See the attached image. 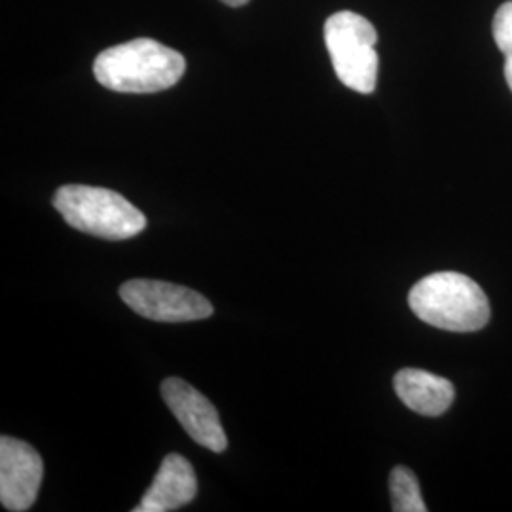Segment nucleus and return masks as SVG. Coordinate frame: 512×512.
<instances>
[{
    "label": "nucleus",
    "mask_w": 512,
    "mask_h": 512,
    "mask_svg": "<svg viewBox=\"0 0 512 512\" xmlns=\"http://www.w3.org/2000/svg\"><path fill=\"white\" fill-rule=\"evenodd\" d=\"M184 71L183 54L152 38L112 46L93 63L97 82L118 93L164 92L183 78Z\"/></svg>",
    "instance_id": "obj_1"
},
{
    "label": "nucleus",
    "mask_w": 512,
    "mask_h": 512,
    "mask_svg": "<svg viewBox=\"0 0 512 512\" xmlns=\"http://www.w3.org/2000/svg\"><path fill=\"white\" fill-rule=\"evenodd\" d=\"M408 304L423 323L450 332H475L490 319L484 291L471 277L458 272L423 277L408 294Z\"/></svg>",
    "instance_id": "obj_2"
},
{
    "label": "nucleus",
    "mask_w": 512,
    "mask_h": 512,
    "mask_svg": "<svg viewBox=\"0 0 512 512\" xmlns=\"http://www.w3.org/2000/svg\"><path fill=\"white\" fill-rule=\"evenodd\" d=\"M54 207L74 230L95 238L122 241L147 228V217L133 203L101 186L65 184L55 192Z\"/></svg>",
    "instance_id": "obj_3"
},
{
    "label": "nucleus",
    "mask_w": 512,
    "mask_h": 512,
    "mask_svg": "<svg viewBox=\"0 0 512 512\" xmlns=\"http://www.w3.org/2000/svg\"><path fill=\"white\" fill-rule=\"evenodd\" d=\"M378 33L368 19L355 12H336L325 23V44L338 80L353 92L376 90Z\"/></svg>",
    "instance_id": "obj_4"
},
{
    "label": "nucleus",
    "mask_w": 512,
    "mask_h": 512,
    "mask_svg": "<svg viewBox=\"0 0 512 512\" xmlns=\"http://www.w3.org/2000/svg\"><path fill=\"white\" fill-rule=\"evenodd\" d=\"M120 296L135 313L158 323H188L213 315V304L203 294L175 283L131 279L120 287Z\"/></svg>",
    "instance_id": "obj_5"
},
{
    "label": "nucleus",
    "mask_w": 512,
    "mask_h": 512,
    "mask_svg": "<svg viewBox=\"0 0 512 512\" xmlns=\"http://www.w3.org/2000/svg\"><path fill=\"white\" fill-rule=\"evenodd\" d=\"M44 465L37 450L14 437L0 439V503L6 511H29L37 501Z\"/></svg>",
    "instance_id": "obj_6"
},
{
    "label": "nucleus",
    "mask_w": 512,
    "mask_h": 512,
    "mask_svg": "<svg viewBox=\"0 0 512 512\" xmlns=\"http://www.w3.org/2000/svg\"><path fill=\"white\" fill-rule=\"evenodd\" d=\"M162 397L184 431L200 446L215 454L228 448L217 408L196 387L181 378H167L162 384Z\"/></svg>",
    "instance_id": "obj_7"
},
{
    "label": "nucleus",
    "mask_w": 512,
    "mask_h": 512,
    "mask_svg": "<svg viewBox=\"0 0 512 512\" xmlns=\"http://www.w3.org/2000/svg\"><path fill=\"white\" fill-rule=\"evenodd\" d=\"M198 494V478L188 459L179 454L165 456L160 471L133 512L177 511Z\"/></svg>",
    "instance_id": "obj_8"
},
{
    "label": "nucleus",
    "mask_w": 512,
    "mask_h": 512,
    "mask_svg": "<svg viewBox=\"0 0 512 512\" xmlns=\"http://www.w3.org/2000/svg\"><path fill=\"white\" fill-rule=\"evenodd\" d=\"M395 391L410 410L421 416L444 414L456 397L450 380L420 368H403L395 374Z\"/></svg>",
    "instance_id": "obj_9"
},
{
    "label": "nucleus",
    "mask_w": 512,
    "mask_h": 512,
    "mask_svg": "<svg viewBox=\"0 0 512 512\" xmlns=\"http://www.w3.org/2000/svg\"><path fill=\"white\" fill-rule=\"evenodd\" d=\"M391 503L395 512H425L427 507L421 499L420 484L408 467H395L389 478Z\"/></svg>",
    "instance_id": "obj_10"
},
{
    "label": "nucleus",
    "mask_w": 512,
    "mask_h": 512,
    "mask_svg": "<svg viewBox=\"0 0 512 512\" xmlns=\"http://www.w3.org/2000/svg\"><path fill=\"white\" fill-rule=\"evenodd\" d=\"M494 38L503 54L512 52V0L505 2L494 18Z\"/></svg>",
    "instance_id": "obj_11"
},
{
    "label": "nucleus",
    "mask_w": 512,
    "mask_h": 512,
    "mask_svg": "<svg viewBox=\"0 0 512 512\" xmlns=\"http://www.w3.org/2000/svg\"><path fill=\"white\" fill-rule=\"evenodd\" d=\"M505 80L512 92V52L505 54Z\"/></svg>",
    "instance_id": "obj_12"
},
{
    "label": "nucleus",
    "mask_w": 512,
    "mask_h": 512,
    "mask_svg": "<svg viewBox=\"0 0 512 512\" xmlns=\"http://www.w3.org/2000/svg\"><path fill=\"white\" fill-rule=\"evenodd\" d=\"M220 2H224L226 6H234V8H238V6H245L249 0H220Z\"/></svg>",
    "instance_id": "obj_13"
}]
</instances>
